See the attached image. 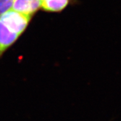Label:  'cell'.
Wrapping results in <instances>:
<instances>
[{
  "mask_svg": "<svg viewBox=\"0 0 121 121\" xmlns=\"http://www.w3.org/2000/svg\"><path fill=\"white\" fill-rule=\"evenodd\" d=\"M32 17L13 9L0 17V58L25 31Z\"/></svg>",
  "mask_w": 121,
  "mask_h": 121,
  "instance_id": "6da1fadb",
  "label": "cell"
},
{
  "mask_svg": "<svg viewBox=\"0 0 121 121\" xmlns=\"http://www.w3.org/2000/svg\"><path fill=\"white\" fill-rule=\"evenodd\" d=\"M41 8V0H14L11 9L22 14L32 16Z\"/></svg>",
  "mask_w": 121,
  "mask_h": 121,
  "instance_id": "7a4b0ae2",
  "label": "cell"
},
{
  "mask_svg": "<svg viewBox=\"0 0 121 121\" xmlns=\"http://www.w3.org/2000/svg\"><path fill=\"white\" fill-rule=\"evenodd\" d=\"M42 8L50 12H59L67 6L69 0H41Z\"/></svg>",
  "mask_w": 121,
  "mask_h": 121,
  "instance_id": "3957f363",
  "label": "cell"
},
{
  "mask_svg": "<svg viewBox=\"0 0 121 121\" xmlns=\"http://www.w3.org/2000/svg\"><path fill=\"white\" fill-rule=\"evenodd\" d=\"M14 0H0V17L13 8Z\"/></svg>",
  "mask_w": 121,
  "mask_h": 121,
  "instance_id": "277c9868",
  "label": "cell"
}]
</instances>
